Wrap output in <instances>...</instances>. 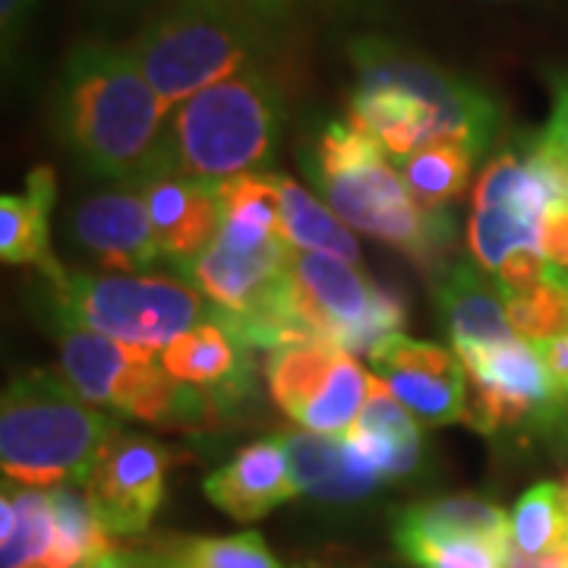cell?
<instances>
[{"label":"cell","mask_w":568,"mask_h":568,"mask_svg":"<svg viewBox=\"0 0 568 568\" xmlns=\"http://www.w3.org/2000/svg\"><path fill=\"white\" fill-rule=\"evenodd\" d=\"M357 85L347 121L361 126L392 159L429 142H465L477 155L499 133V104L465 77L388 39L351 44Z\"/></svg>","instance_id":"obj_1"},{"label":"cell","mask_w":568,"mask_h":568,"mask_svg":"<svg viewBox=\"0 0 568 568\" xmlns=\"http://www.w3.org/2000/svg\"><path fill=\"white\" fill-rule=\"evenodd\" d=\"M58 108L63 140L92 174L140 186L164 171L171 114L130 48L102 41L73 48Z\"/></svg>","instance_id":"obj_2"},{"label":"cell","mask_w":568,"mask_h":568,"mask_svg":"<svg viewBox=\"0 0 568 568\" xmlns=\"http://www.w3.org/2000/svg\"><path fill=\"white\" fill-rule=\"evenodd\" d=\"M310 178L323 190L328 209L351 227L386 244L402 246L420 265L446 256L452 222L429 212L407 190L392 155L351 121L323 126L313 145Z\"/></svg>","instance_id":"obj_3"},{"label":"cell","mask_w":568,"mask_h":568,"mask_svg":"<svg viewBox=\"0 0 568 568\" xmlns=\"http://www.w3.org/2000/svg\"><path fill=\"white\" fill-rule=\"evenodd\" d=\"M282 133L278 82L246 70L215 82L174 108L164 142V171L219 186L265 168Z\"/></svg>","instance_id":"obj_4"},{"label":"cell","mask_w":568,"mask_h":568,"mask_svg":"<svg viewBox=\"0 0 568 568\" xmlns=\"http://www.w3.org/2000/svg\"><path fill=\"white\" fill-rule=\"evenodd\" d=\"M268 22L219 0H174L142 26L130 54L174 108L215 82L260 70L272 54Z\"/></svg>","instance_id":"obj_5"},{"label":"cell","mask_w":568,"mask_h":568,"mask_svg":"<svg viewBox=\"0 0 568 568\" xmlns=\"http://www.w3.org/2000/svg\"><path fill=\"white\" fill-rule=\"evenodd\" d=\"M114 424L48 373L13 379L0 405V465L22 487L85 484Z\"/></svg>","instance_id":"obj_6"},{"label":"cell","mask_w":568,"mask_h":568,"mask_svg":"<svg viewBox=\"0 0 568 568\" xmlns=\"http://www.w3.org/2000/svg\"><path fill=\"white\" fill-rule=\"evenodd\" d=\"M51 284L54 304L70 320L149 354H162L178 335L209 316L203 291L171 275L61 272Z\"/></svg>","instance_id":"obj_7"},{"label":"cell","mask_w":568,"mask_h":568,"mask_svg":"<svg viewBox=\"0 0 568 568\" xmlns=\"http://www.w3.org/2000/svg\"><path fill=\"white\" fill-rule=\"evenodd\" d=\"M294 278L316 335L347 354H369L405 328V304L338 256L294 250Z\"/></svg>","instance_id":"obj_8"},{"label":"cell","mask_w":568,"mask_h":568,"mask_svg":"<svg viewBox=\"0 0 568 568\" xmlns=\"http://www.w3.org/2000/svg\"><path fill=\"white\" fill-rule=\"evenodd\" d=\"M455 354L462 357L470 379L467 420L477 429L493 433L528 420L547 424L566 405V395L552 383L540 347L525 338L489 347H465Z\"/></svg>","instance_id":"obj_9"},{"label":"cell","mask_w":568,"mask_h":568,"mask_svg":"<svg viewBox=\"0 0 568 568\" xmlns=\"http://www.w3.org/2000/svg\"><path fill=\"white\" fill-rule=\"evenodd\" d=\"M369 364L417 424L467 420V369L455 351L395 332L369 351Z\"/></svg>","instance_id":"obj_10"},{"label":"cell","mask_w":568,"mask_h":568,"mask_svg":"<svg viewBox=\"0 0 568 568\" xmlns=\"http://www.w3.org/2000/svg\"><path fill=\"white\" fill-rule=\"evenodd\" d=\"M168 452L145 436L114 433L82 484L108 534H140L159 511Z\"/></svg>","instance_id":"obj_11"},{"label":"cell","mask_w":568,"mask_h":568,"mask_svg":"<svg viewBox=\"0 0 568 568\" xmlns=\"http://www.w3.org/2000/svg\"><path fill=\"white\" fill-rule=\"evenodd\" d=\"M70 234L99 263L121 272L149 268L162 256L140 186H114L82 200L70 215Z\"/></svg>","instance_id":"obj_12"},{"label":"cell","mask_w":568,"mask_h":568,"mask_svg":"<svg viewBox=\"0 0 568 568\" xmlns=\"http://www.w3.org/2000/svg\"><path fill=\"white\" fill-rule=\"evenodd\" d=\"M142 200L155 227L159 253L174 265L193 263L222 227L219 186L190 181L174 171H162L140 183Z\"/></svg>","instance_id":"obj_13"},{"label":"cell","mask_w":568,"mask_h":568,"mask_svg":"<svg viewBox=\"0 0 568 568\" xmlns=\"http://www.w3.org/2000/svg\"><path fill=\"white\" fill-rule=\"evenodd\" d=\"M278 439H282L297 489L323 499V503L364 499L386 480L383 470L351 443V436L287 429Z\"/></svg>","instance_id":"obj_14"},{"label":"cell","mask_w":568,"mask_h":568,"mask_svg":"<svg viewBox=\"0 0 568 568\" xmlns=\"http://www.w3.org/2000/svg\"><path fill=\"white\" fill-rule=\"evenodd\" d=\"M297 493L301 489L291 477V465L278 436L241 448L234 462L205 477L209 503L234 521H260Z\"/></svg>","instance_id":"obj_15"},{"label":"cell","mask_w":568,"mask_h":568,"mask_svg":"<svg viewBox=\"0 0 568 568\" xmlns=\"http://www.w3.org/2000/svg\"><path fill=\"white\" fill-rule=\"evenodd\" d=\"M439 313L446 320L455 351L503 345L518 338L508 320L506 291L499 278L470 263L452 265L446 272L439 287Z\"/></svg>","instance_id":"obj_16"},{"label":"cell","mask_w":568,"mask_h":568,"mask_svg":"<svg viewBox=\"0 0 568 568\" xmlns=\"http://www.w3.org/2000/svg\"><path fill=\"white\" fill-rule=\"evenodd\" d=\"M58 200V181L51 168H36L22 193L0 196V256L3 263L39 265L51 282L63 265L51 253V209Z\"/></svg>","instance_id":"obj_17"},{"label":"cell","mask_w":568,"mask_h":568,"mask_svg":"<svg viewBox=\"0 0 568 568\" xmlns=\"http://www.w3.org/2000/svg\"><path fill=\"white\" fill-rule=\"evenodd\" d=\"M462 537L511 547V518L503 508L489 506L484 499L448 496V499H433L426 506L407 508L395 525V544L405 556L429 544L462 540Z\"/></svg>","instance_id":"obj_18"},{"label":"cell","mask_w":568,"mask_h":568,"mask_svg":"<svg viewBox=\"0 0 568 568\" xmlns=\"http://www.w3.org/2000/svg\"><path fill=\"white\" fill-rule=\"evenodd\" d=\"M347 436L373 465L383 470L386 480L405 477L420 462L417 420L410 417V410L392 395V388L379 376H373L369 398Z\"/></svg>","instance_id":"obj_19"},{"label":"cell","mask_w":568,"mask_h":568,"mask_svg":"<svg viewBox=\"0 0 568 568\" xmlns=\"http://www.w3.org/2000/svg\"><path fill=\"white\" fill-rule=\"evenodd\" d=\"M244 351L246 347L219 320H205L164 347L159 364L181 386H241Z\"/></svg>","instance_id":"obj_20"},{"label":"cell","mask_w":568,"mask_h":568,"mask_svg":"<svg viewBox=\"0 0 568 568\" xmlns=\"http://www.w3.org/2000/svg\"><path fill=\"white\" fill-rule=\"evenodd\" d=\"M48 493L58 525L48 568H95L118 556V547L104 530L102 518L95 515V506L82 484H61Z\"/></svg>","instance_id":"obj_21"},{"label":"cell","mask_w":568,"mask_h":568,"mask_svg":"<svg viewBox=\"0 0 568 568\" xmlns=\"http://www.w3.org/2000/svg\"><path fill=\"white\" fill-rule=\"evenodd\" d=\"M54 506L51 493L39 487L10 484L0 499V566L3 568H48V556L54 549Z\"/></svg>","instance_id":"obj_22"},{"label":"cell","mask_w":568,"mask_h":568,"mask_svg":"<svg viewBox=\"0 0 568 568\" xmlns=\"http://www.w3.org/2000/svg\"><path fill=\"white\" fill-rule=\"evenodd\" d=\"M342 354L345 351L332 342H301V345H282L268 351L265 383L275 405L297 420L323 392Z\"/></svg>","instance_id":"obj_23"},{"label":"cell","mask_w":568,"mask_h":568,"mask_svg":"<svg viewBox=\"0 0 568 568\" xmlns=\"http://www.w3.org/2000/svg\"><path fill=\"white\" fill-rule=\"evenodd\" d=\"M275 183H278L282 231L287 244L306 253H328L351 265L361 263V246L347 234V227L332 209H325L316 196H310L301 183L278 178V174H275Z\"/></svg>","instance_id":"obj_24"},{"label":"cell","mask_w":568,"mask_h":568,"mask_svg":"<svg viewBox=\"0 0 568 568\" xmlns=\"http://www.w3.org/2000/svg\"><path fill=\"white\" fill-rule=\"evenodd\" d=\"M474 159L477 152L465 142H429V145L414 149L410 155H402L398 171L405 178L410 196L424 209L436 212L443 203H452L455 196L465 193Z\"/></svg>","instance_id":"obj_25"},{"label":"cell","mask_w":568,"mask_h":568,"mask_svg":"<svg viewBox=\"0 0 568 568\" xmlns=\"http://www.w3.org/2000/svg\"><path fill=\"white\" fill-rule=\"evenodd\" d=\"M511 547L525 559H540L568 547V493L559 484H537L511 511Z\"/></svg>","instance_id":"obj_26"},{"label":"cell","mask_w":568,"mask_h":568,"mask_svg":"<svg viewBox=\"0 0 568 568\" xmlns=\"http://www.w3.org/2000/svg\"><path fill=\"white\" fill-rule=\"evenodd\" d=\"M369 386H373V376H366V369L354 361V354L345 351L323 392L297 417V424L323 436H347L369 398Z\"/></svg>","instance_id":"obj_27"},{"label":"cell","mask_w":568,"mask_h":568,"mask_svg":"<svg viewBox=\"0 0 568 568\" xmlns=\"http://www.w3.org/2000/svg\"><path fill=\"white\" fill-rule=\"evenodd\" d=\"M508 320L518 338L544 345L568 332V272L549 265L547 275L525 291L506 297Z\"/></svg>","instance_id":"obj_28"},{"label":"cell","mask_w":568,"mask_h":568,"mask_svg":"<svg viewBox=\"0 0 568 568\" xmlns=\"http://www.w3.org/2000/svg\"><path fill=\"white\" fill-rule=\"evenodd\" d=\"M540 237H544V222L528 219V215L506 209V205L474 209V215L467 222L470 253H474L477 265L493 272V275L515 250H540Z\"/></svg>","instance_id":"obj_29"},{"label":"cell","mask_w":568,"mask_h":568,"mask_svg":"<svg viewBox=\"0 0 568 568\" xmlns=\"http://www.w3.org/2000/svg\"><path fill=\"white\" fill-rule=\"evenodd\" d=\"M159 568H282L260 534L234 537H190L159 552Z\"/></svg>","instance_id":"obj_30"},{"label":"cell","mask_w":568,"mask_h":568,"mask_svg":"<svg viewBox=\"0 0 568 568\" xmlns=\"http://www.w3.org/2000/svg\"><path fill=\"white\" fill-rule=\"evenodd\" d=\"M407 559L420 568H508L515 559V547L462 537V540H443L414 549Z\"/></svg>","instance_id":"obj_31"},{"label":"cell","mask_w":568,"mask_h":568,"mask_svg":"<svg viewBox=\"0 0 568 568\" xmlns=\"http://www.w3.org/2000/svg\"><path fill=\"white\" fill-rule=\"evenodd\" d=\"M549 265L552 263H549L540 250H515L506 263L496 268V278L503 284L506 297H511V294H518V291H525L530 284L540 282L547 275Z\"/></svg>","instance_id":"obj_32"},{"label":"cell","mask_w":568,"mask_h":568,"mask_svg":"<svg viewBox=\"0 0 568 568\" xmlns=\"http://www.w3.org/2000/svg\"><path fill=\"white\" fill-rule=\"evenodd\" d=\"M540 250H544V256H547L549 263L568 272V203L552 209L547 219H544Z\"/></svg>","instance_id":"obj_33"},{"label":"cell","mask_w":568,"mask_h":568,"mask_svg":"<svg viewBox=\"0 0 568 568\" xmlns=\"http://www.w3.org/2000/svg\"><path fill=\"white\" fill-rule=\"evenodd\" d=\"M544 136L568 155V73L552 77V114Z\"/></svg>","instance_id":"obj_34"},{"label":"cell","mask_w":568,"mask_h":568,"mask_svg":"<svg viewBox=\"0 0 568 568\" xmlns=\"http://www.w3.org/2000/svg\"><path fill=\"white\" fill-rule=\"evenodd\" d=\"M540 347V357H544V364H547L549 376H552V383L559 386V392L568 398V332L566 335H559V338H549Z\"/></svg>","instance_id":"obj_35"},{"label":"cell","mask_w":568,"mask_h":568,"mask_svg":"<svg viewBox=\"0 0 568 568\" xmlns=\"http://www.w3.org/2000/svg\"><path fill=\"white\" fill-rule=\"evenodd\" d=\"M36 3L39 0H0V22H3V44L7 48L20 36V29L36 10Z\"/></svg>","instance_id":"obj_36"},{"label":"cell","mask_w":568,"mask_h":568,"mask_svg":"<svg viewBox=\"0 0 568 568\" xmlns=\"http://www.w3.org/2000/svg\"><path fill=\"white\" fill-rule=\"evenodd\" d=\"M219 3L237 7V10H246V13L263 17V20H275V17L287 13L297 0H219Z\"/></svg>","instance_id":"obj_37"},{"label":"cell","mask_w":568,"mask_h":568,"mask_svg":"<svg viewBox=\"0 0 568 568\" xmlns=\"http://www.w3.org/2000/svg\"><path fill=\"white\" fill-rule=\"evenodd\" d=\"M95 568H126V559H123V552H118L114 559H108V562H102V566Z\"/></svg>","instance_id":"obj_38"},{"label":"cell","mask_w":568,"mask_h":568,"mask_svg":"<svg viewBox=\"0 0 568 568\" xmlns=\"http://www.w3.org/2000/svg\"><path fill=\"white\" fill-rule=\"evenodd\" d=\"M559 152H562V149H559ZM562 155H566V152H562ZM566 174H568V155H566Z\"/></svg>","instance_id":"obj_39"},{"label":"cell","mask_w":568,"mask_h":568,"mask_svg":"<svg viewBox=\"0 0 568 568\" xmlns=\"http://www.w3.org/2000/svg\"><path fill=\"white\" fill-rule=\"evenodd\" d=\"M566 493H568V484H566Z\"/></svg>","instance_id":"obj_40"}]
</instances>
